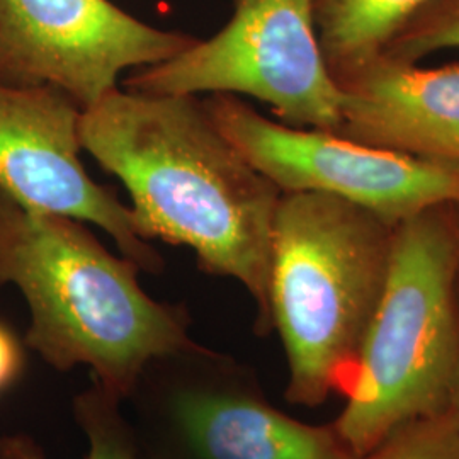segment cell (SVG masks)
<instances>
[{"label":"cell","mask_w":459,"mask_h":459,"mask_svg":"<svg viewBox=\"0 0 459 459\" xmlns=\"http://www.w3.org/2000/svg\"><path fill=\"white\" fill-rule=\"evenodd\" d=\"M81 145L132 196L143 240L189 247L201 271L238 281L273 332L269 271L281 191L216 128L196 96L116 89L81 116Z\"/></svg>","instance_id":"6da1fadb"},{"label":"cell","mask_w":459,"mask_h":459,"mask_svg":"<svg viewBox=\"0 0 459 459\" xmlns=\"http://www.w3.org/2000/svg\"><path fill=\"white\" fill-rule=\"evenodd\" d=\"M140 271L83 221L0 191V286H16L28 305L24 344L56 371L87 366L123 402L148 362L196 344L186 310L148 296Z\"/></svg>","instance_id":"7a4b0ae2"},{"label":"cell","mask_w":459,"mask_h":459,"mask_svg":"<svg viewBox=\"0 0 459 459\" xmlns=\"http://www.w3.org/2000/svg\"><path fill=\"white\" fill-rule=\"evenodd\" d=\"M394 230L324 193H282L273 229L269 316L288 362L286 400L344 394L383 295Z\"/></svg>","instance_id":"3957f363"},{"label":"cell","mask_w":459,"mask_h":459,"mask_svg":"<svg viewBox=\"0 0 459 459\" xmlns=\"http://www.w3.org/2000/svg\"><path fill=\"white\" fill-rule=\"evenodd\" d=\"M458 366V206H439L396 225L388 279L332 424L366 458L402 427L447 413Z\"/></svg>","instance_id":"277c9868"},{"label":"cell","mask_w":459,"mask_h":459,"mask_svg":"<svg viewBox=\"0 0 459 459\" xmlns=\"http://www.w3.org/2000/svg\"><path fill=\"white\" fill-rule=\"evenodd\" d=\"M126 402L142 459H366L332 422L279 411L252 368L197 342L148 362Z\"/></svg>","instance_id":"5b68a950"},{"label":"cell","mask_w":459,"mask_h":459,"mask_svg":"<svg viewBox=\"0 0 459 459\" xmlns=\"http://www.w3.org/2000/svg\"><path fill=\"white\" fill-rule=\"evenodd\" d=\"M126 91L248 96L293 128L337 132L342 92L324 60L312 0H235L221 31L125 82Z\"/></svg>","instance_id":"8992f818"},{"label":"cell","mask_w":459,"mask_h":459,"mask_svg":"<svg viewBox=\"0 0 459 459\" xmlns=\"http://www.w3.org/2000/svg\"><path fill=\"white\" fill-rule=\"evenodd\" d=\"M216 128L281 193L341 197L398 225L439 206L459 208V164L366 145L342 134L293 128L237 96L204 100Z\"/></svg>","instance_id":"52a82bcc"},{"label":"cell","mask_w":459,"mask_h":459,"mask_svg":"<svg viewBox=\"0 0 459 459\" xmlns=\"http://www.w3.org/2000/svg\"><path fill=\"white\" fill-rule=\"evenodd\" d=\"M196 41L111 0H0V82L51 85L82 109L116 91L125 70L162 64Z\"/></svg>","instance_id":"ba28073f"},{"label":"cell","mask_w":459,"mask_h":459,"mask_svg":"<svg viewBox=\"0 0 459 459\" xmlns=\"http://www.w3.org/2000/svg\"><path fill=\"white\" fill-rule=\"evenodd\" d=\"M82 108L51 85L0 82V191L43 213L98 225L147 273L164 261L136 230L132 208L92 181L81 160Z\"/></svg>","instance_id":"9c48e42d"},{"label":"cell","mask_w":459,"mask_h":459,"mask_svg":"<svg viewBox=\"0 0 459 459\" xmlns=\"http://www.w3.org/2000/svg\"><path fill=\"white\" fill-rule=\"evenodd\" d=\"M337 134L459 164V64L420 66L377 56L341 79Z\"/></svg>","instance_id":"30bf717a"},{"label":"cell","mask_w":459,"mask_h":459,"mask_svg":"<svg viewBox=\"0 0 459 459\" xmlns=\"http://www.w3.org/2000/svg\"><path fill=\"white\" fill-rule=\"evenodd\" d=\"M430 0H312L320 49L335 82L385 53Z\"/></svg>","instance_id":"8fae6325"},{"label":"cell","mask_w":459,"mask_h":459,"mask_svg":"<svg viewBox=\"0 0 459 459\" xmlns=\"http://www.w3.org/2000/svg\"><path fill=\"white\" fill-rule=\"evenodd\" d=\"M75 422L89 444L87 459H142L132 420L123 411V400L92 381L74 400ZM0 459H48L26 434L0 436Z\"/></svg>","instance_id":"7c38bea8"},{"label":"cell","mask_w":459,"mask_h":459,"mask_svg":"<svg viewBox=\"0 0 459 459\" xmlns=\"http://www.w3.org/2000/svg\"><path fill=\"white\" fill-rule=\"evenodd\" d=\"M459 48V0H430L394 36L381 56L419 64L443 49Z\"/></svg>","instance_id":"4fadbf2b"},{"label":"cell","mask_w":459,"mask_h":459,"mask_svg":"<svg viewBox=\"0 0 459 459\" xmlns=\"http://www.w3.org/2000/svg\"><path fill=\"white\" fill-rule=\"evenodd\" d=\"M366 459H459V426L449 411L415 420L396 430Z\"/></svg>","instance_id":"5bb4252c"},{"label":"cell","mask_w":459,"mask_h":459,"mask_svg":"<svg viewBox=\"0 0 459 459\" xmlns=\"http://www.w3.org/2000/svg\"><path fill=\"white\" fill-rule=\"evenodd\" d=\"M26 344L0 320V394L11 390L24 373Z\"/></svg>","instance_id":"9a60e30c"},{"label":"cell","mask_w":459,"mask_h":459,"mask_svg":"<svg viewBox=\"0 0 459 459\" xmlns=\"http://www.w3.org/2000/svg\"><path fill=\"white\" fill-rule=\"evenodd\" d=\"M447 411L453 415V419L456 420L459 426V366L453 381V388H451V398H449V409Z\"/></svg>","instance_id":"2e32d148"},{"label":"cell","mask_w":459,"mask_h":459,"mask_svg":"<svg viewBox=\"0 0 459 459\" xmlns=\"http://www.w3.org/2000/svg\"><path fill=\"white\" fill-rule=\"evenodd\" d=\"M458 216H459V208H458Z\"/></svg>","instance_id":"e0dca14e"}]
</instances>
